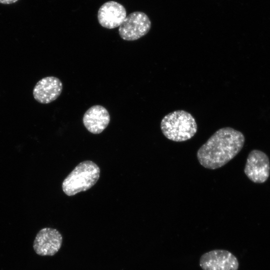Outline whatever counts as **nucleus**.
Segmentation results:
<instances>
[{"instance_id":"1","label":"nucleus","mask_w":270,"mask_h":270,"mask_svg":"<svg viewBox=\"0 0 270 270\" xmlns=\"http://www.w3.org/2000/svg\"><path fill=\"white\" fill-rule=\"evenodd\" d=\"M244 134L232 128L216 130L198 150L197 158L204 168L214 170L234 158L244 146Z\"/></svg>"},{"instance_id":"2","label":"nucleus","mask_w":270,"mask_h":270,"mask_svg":"<svg viewBox=\"0 0 270 270\" xmlns=\"http://www.w3.org/2000/svg\"><path fill=\"white\" fill-rule=\"evenodd\" d=\"M160 128L168 140L181 142L193 137L197 132V124L194 116L184 110H178L165 116L161 120Z\"/></svg>"},{"instance_id":"3","label":"nucleus","mask_w":270,"mask_h":270,"mask_svg":"<svg viewBox=\"0 0 270 270\" xmlns=\"http://www.w3.org/2000/svg\"><path fill=\"white\" fill-rule=\"evenodd\" d=\"M100 176L98 166L91 160L80 162L66 178L62 184L63 192L68 196L86 191L92 187Z\"/></svg>"},{"instance_id":"4","label":"nucleus","mask_w":270,"mask_h":270,"mask_svg":"<svg viewBox=\"0 0 270 270\" xmlns=\"http://www.w3.org/2000/svg\"><path fill=\"white\" fill-rule=\"evenodd\" d=\"M151 21L142 12H134L129 14L118 28V33L125 40H137L146 35L151 28Z\"/></svg>"},{"instance_id":"5","label":"nucleus","mask_w":270,"mask_h":270,"mask_svg":"<svg viewBox=\"0 0 270 270\" xmlns=\"http://www.w3.org/2000/svg\"><path fill=\"white\" fill-rule=\"evenodd\" d=\"M202 270H238L239 262L236 257L224 250H214L204 254L200 259Z\"/></svg>"},{"instance_id":"6","label":"nucleus","mask_w":270,"mask_h":270,"mask_svg":"<svg viewBox=\"0 0 270 270\" xmlns=\"http://www.w3.org/2000/svg\"><path fill=\"white\" fill-rule=\"evenodd\" d=\"M244 172L247 177L254 183H264L270 174L268 157L263 152L252 150L246 159Z\"/></svg>"},{"instance_id":"7","label":"nucleus","mask_w":270,"mask_h":270,"mask_svg":"<svg viewBox=\"0 0 270 270\" xmlns=\"http://www.w3.org/2000/svg\"><path fill=\"white\" fill-rule=\"evenodd\" d=\"M62 236L56 229L44 228L37 234L33 243L36 254L41 256L54 255L61 248Z\"/></svg>"},{"instance_id":"8","label":"nucleus","mask_w":270,"mask_h":270,"mask_svg":"<svg viewBox=\"0 0 270 270\" xmlns=\"http://www.w3.org/2000/svg\"><path fill=\"white\" fill-rule=\"evenodd\" d=\"M62 84L58 78L50 76L40 80L34 88L33 96L38 102L43 104L50 103L60 95Z\"/></svg>"},{"instance_id":"9","label":"nucleus","mask_w":270,"mask_h":270,"mask_svg":"<svg viewBox=\"0 0 270 270\" xmlns=\"http://www.w3.org/2000/svg\"><path fill=\"white\" fill-rule=\"evenodd\" d=\"M126 17L125 8L114 1L104 3L98 12V20L102 27L112 29L120 26Z\"/></svg>"},{"instance_id":"10","label":"nucleus","mask_w":270,"mask_h":270,"mask_svg":"<svg viewBox=\"0 0 270 270\" xmlns=\"http://www.w3.org/2000/svg\"><path fill=\"white\" fill-rule=\"evenodd\" d=\"M110 119L109 112L104 107L94 105L85 112L82 122L88 131L93 134H99L108 126Z\"/></svg>"},{"instance_id":"11","label":"nucleus","mask_w":270,"mask_h":270,"mask_svg":"<svg viewBox=\"0 0 270 270\" xmlns=\"http://www.w3.org/2000/svg\"><path fill=\"white\" fill-rule=\"evenodd\" d=\"M18 0H0V3L4 4H9L16 2Z\"/></svg>"}]
</instances>
